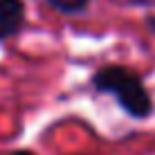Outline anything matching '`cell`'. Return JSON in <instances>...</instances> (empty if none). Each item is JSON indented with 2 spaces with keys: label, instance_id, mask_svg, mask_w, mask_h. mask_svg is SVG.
<instances>
[{
  "label": "cell",
  "instance_id": "3957f363",
  "mask_svg": "<svg viewBox=\"0 0 155 155\" xmlns=\"http://www.w3.org/2000/svg\"><path fill=\"white\" fill-rule=\"evenodd\" d=\"M56 12L61 14H68V16H74V14H81L88 9L90 0H47Z\"/></svg>",
  "mask_w": 155,
  "mask_h": 155
},
{
  "label": "cell",
  "instance_id": "5b68a950",
  "mask_svg": "<svg viewBox=\"0 0 155 155\" xmlns=\"http://www.w3.org/2000/svg\"><path fill=\"white\" fill-rule=\"evenodd\" d=\"M14 155H34V153H31V151H25V148H23V151H16Z\"/></svg>",
  "mask_w": 155,
  "mask_h": 155
},
{
  "label": "cell",
  "instance_id": "6da1fadb",
  "mask_svg": "<svg viewBox=\"0 0 155 155\" xmlns=\"http://www.w3.org/2000/svg\"><path fill=\"white\" fill-rule=\"evenodd\" d=\"M92 88L99 92L113 94L115 101L135 119L151 115L153 101L148 90L144 88L142 77L124 65H106L92 74Z\"/></svg>",
  "mask_w": 155,
  "mask_h": 155
},
{
  "label": "cell",
  "instance_id": "7a4b0ae2",
  "mask_svg": "<svg viewBox=\"0 0 155 155\" xmlns=\"http://www.w3.org/2000/svg\"><path fill=\"white\" fill-rule=\"evenodd\" d=\"M25 23L23 0H0V41L14 36Z\"/></svg>",
  "mask_w": 155,
  "mask_h": 155
},
{
  "label": "cell",
  "instance_id": "277c9868",
  "mask_svg": "<svg viewBox=\"0 0 155 155\" xmlns=\"http://www.w3.org/2000/svg\"><path fill=\"white\" fill-rule=\"evenodd\" d=\"M146 25H148V29L155 34V14L153 16H146Z\"/></svg>",
  "mask_w": 155,
  "mask_h": 155
}]
</instances>
